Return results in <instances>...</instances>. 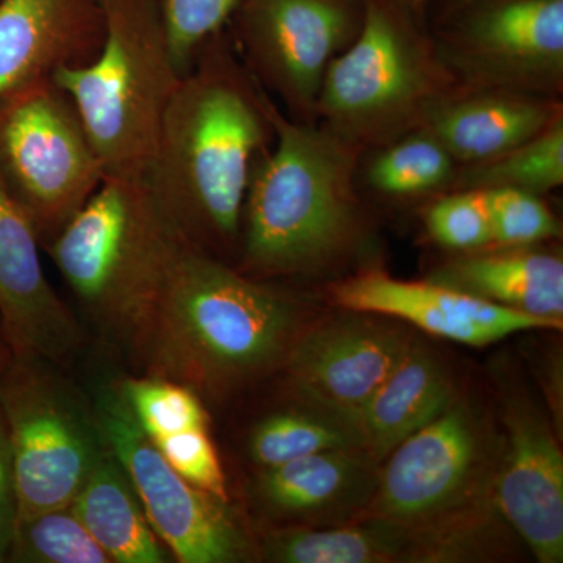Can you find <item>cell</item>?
I'll use <instances>...</instances> for the list:
<instances>
[{"label": "cell", "mask_w": 563, "mask_h": 563, "mask_svg": "<svg viewBox=\"0 0 563 563\" xmlns=\"http://www.w3.org/2000/svg\"><path fill=\"white\" fill-rule=\"evenodd\" d=\"M102 0H0V101L24 85L95 60Z\"/></svg>", "instance_id": "cell-17"}, {"label": "cell", "mask_w": 563, "mask_h": 563, "mask_svg": "<svg viewBox=\"0 0 563 563\" xmlns=\"http://www.w3.org/2000/svg\"><path fill=\"white\" fill-rule=\"evenodd\" d=\"M7 347H9V344H7L5 336H0V374L3 373V369L9 366V358H7Z\"/></svg>", "instance_id": "cell-36"}, {"label": "cell", "mask_w": 563, "mask_h": 563, "mask_svg": "<svg viewBox=\"0 0 563 563\" xmlns=\"http://www.w3.org/2000/svg\"><path fill=\"white\" fill-rule=\"evenodd\" d=\"M106 177L76 107L52 77L0 101V180L47 246Z\"/></svg>", "instance_id": "cell-7"}, {"label": "cell", "mask_w": 563, "mask_h": 563, "mask_svg": "<svg viewBox=\"0 0 563 563\" xmlns=\"http://www.w3.org/2000/svg\"><path fill=\"white\" fill-rule=\"evenodd\" d=\"M563 184V118L490 161L462 165L450 191L514 188L543 196Z\"/></svg>", "instance_id": "cell-26"}, {"label": "cell", "mask_w": 563, "mask_h": 563, "mask_svg": "<svg viewBox=\"0 0 563 563\" xmlns=\"http://www.w3.org/2000/svg\"><path fill=\"white\" fill-rule=\"evenodd\" d=\"M429 236L454 252H468L493 243L490 207L485 190L446 191L424 211Z\"/></svg>", "instance_id": "cell-29"}, {"label": "cell", "mask_w": 563, "mask_h": 563, "mask_svg": "<svg viewBox=\"0 0 563 563\" xmlns=\"http://www.w3.org/2000/svg\"><path fill=\"white\" fill-rule=\"evenodd\" d=\"M9 558L29 563H111L70 507L18 521Z\"/></svg>", "instance_id": "cell-27"}, {"label": "cell", "mask_w": 563, "mask_h": 563, "mask_svg": "<svg viewBox=\"0 0 563 563\" xmlns=\"http://www.w3.org/2000/svg\"><path fill=\"white\" fill-rule=\"evenodd\" d=\"M243 0H161L174 66L190 70L207 41L225 31Z\"/></svg>", "instance_id": "cell-30"}, {"label": "cell", "mask_w": 563, "mask_h": 563, "mask_svg": "<svg viewBox=\"0 0 563 563\" xmlns=\"http://www.w3.org/2000/svg\"><path fill=\"white\" fill-rule=\"evenodd\" d=\"M261 548L266 561L277 563L413 562L410 529L374 517L320 528L282 526L266 533Z\"/></svg>", "instance_id": "cell-23"}, {"label": "cell", "mask_w": 563, "mask_h": 563, "mask_svg": "<svg viewBox=\"0 0 563 563\" xmlns=\"http://www.w3.org/2000/svg\"><path fill=\"white\" fill-rule=\"evenodd\" d=\"M485 191L495 246H533L561 236V222L542 196L514 188Z\"/></svg>", "instance_id": "cell-31"}, {"label": "cell", "mask_w": 563, "mask_h": 563, "mask_svg": "<svg viewBox=\"0 0 563 563\" xmlns=\"http://www.w3.org/2000/svg\"><path fill=\"white\" fill-rule=\"evenodd\" d=\"M455 401L457 390L450 372L431 347L413 336L401 363L350 422L363 450L383 465L395 448Z\"/></svg>", "instance_id": "cell-21"}, {"label": "cell", "mask_w": 563, "mask_h": 563, "mask_svg": "<svg viewBox=\"0 0 563 563\" xmlns=\"http://www.w3.org/2000/svg\"><path fill=\"white\" fill-rule=\"evenodd\" d=\"M152 443L185 481L229 501L224 472L209 429L176 433Z\"/></svg>", "instance_id": "cell-32"}, {"label": "cell", "mask_w": 563, "mask_h": 563, "mask_svg": "<svg viewBox=\"0 0 563 563\" xmlns=\"http://www.w3.org/2000/svg\"><path fill=\"white\" fill-rule=\"evenodd\" d=\"M562 118L558 98L459 84L429 111L421 129L462 166L498 157Z\"/></svg>", "instance_id": "cell-19"}, {"label": "cell", "mask_w": 563, "mask_h": 563, "mask_svg": "<svg viewBox=\"0 0 563 563\" xmlns=\"http://www.w3.org/2000/svg\"><path fill=\"white\" fill-rule=\"evenodd\" d=\"M18 523V496L13 455L5 420L0 413V562L10 555Z\"/></svg>", "instance_id": "cell-33"}, {"label": "cell", "mask_w": 563, "mask_h": 563, "mask_svg": "<svg viewBox=\"0 0 563 563\" xmlns=\"http://www.w3.org/2000/svg\"><path fill=\"white\" fill-rule=\"evenodd\" d=\"M484 422L468 404L446 412L404 440L380 465L363 517L395 523H439L495 503L498 462Z\"/></svg>", "instance_id": "cell-9"}, {"label": "cell", "mask_w": 563, "mask_h": 563, "mask_svg": "<svg viewBox=\"0 0 563 563\" xmlns=\"http://www.w3.org/2000/svg\"><path fill=\"white\" fill-rule=\"evenodd\" d=\"M106 35L95 60L52 79L69 96L106 176H143L180 74L161 0H102Z\"/></svg>", "instance_id": "cell-5"}, {"label": "cell", "mask_w": 563, "mask_h": 563, "mask_svg": "<svg viewBox=\"0 0 563 563\" xmlns=\"http://www.w3.org/2000/svg\"><path fill=\"white\" fill-rule=\"evenodd\" d=\"M431 32L463 85L562 95L563 0H481Z\"/></svg>", "instance_id": "cell-12"}, {"label": "cell", "mask_w": 563, "mask_h": 563, "mask_svg": "<svg viewBox=\"0 0 563 563\" xmlns=\"http://www.w3.org/2000/svg\"><path fill=\"white\" fill-rule=\"evenodd\" d=\"M180 236L143 176H106L46 250L81 306L128 342Z\"/></svg>", "instance_id": "cell-6"}, {"label": "cell", "mask_w": 563, "mask_h": 563, "mask_svg": "<svg viewBox=\"0 0 563 563\" xmlns=\"http://www.w3.org/2000/svg\"><path fill=\"white\" fill-rule=\"evenodd\" d=\"M133 417L151 442L176 433L209 429L198 393L163 377H128L118 384Z\"/></svg>", "instance_id": "cell-28"}, {"label": "cell", "mask_w": 563, "mask_h": 563, "mask_svg": "<svg viewBox=\"0 0 563 563\" xmlns=\"http://www.w3.org/2000/svg\"><path fill=\"white\" fill-rule=\"evenodd\" d=\"M459 84L424 18L402 0H365L361 32L325 70L317 124L377 150L421 129Z\"/></svg>", "instance_id": "cell-4"}, {"label": "cell", "mask_w": 563, "mask_h": 563, "mask_svg": "<svg viewBox=\"0 0 563 563\" xmlns=\"http://www.w3.org/2000/svg\"><path fill=\"white\" fill-rule=\"evenodd\" d=\"M303 317L306 306L291 292L180 236L128 343L147 376L220 396L284 365Z\"/></svg>", "instance_id": "cell-2"}, {"label": "cell", "mask_w": 563, "mask_h": 563, "mask_svg": "<svg viewBox=\"0 0 563 563\" xmlns=\"http://www.w3.org/2000/svg\"><path fill=\"white\" fill-rule=\"evenodd\" d=\"M273 141L265 91L228 27L180 77L143 177L181 235L228 263L239 255L252 169Z\"/></svg>", "instance_id": "cell-1"}, {"label": "cell", "mask_w": 563, "mask_h": 563, "mask_svg": "<svg viewBox=\"0 0 563 563\" xmlns=\"http://www.w3.org/2000/svg\"><path fill=\"white\" fill-rule=\"evenodd\" d=\"M426 280L504 309L561 322L563 261L553 251L533 246H495L459 252L428 274Z\"/></svg>", "instance_id": "cell-20"}, {"label": "cell", "mask_w": 563, "mask_h": 563, "mask_svg": "<svg viewBox=\"0 0 563 563\" xmlns=\"http://www.w3.org/2000/svg\"><path fill=\"white\" fill-rule=\"evenodd\" d=\"M363 154V181L377 195L391 199L450 191L461 168L446 147L424 129Z\"/></svg>", "instance_id": "cell-24"}, {"label": "cell", "mask_w": 563, "mask_h": 563, "mask_svg": "<svg viewBox=\"0 0 563 563\" xmlns=\"http://www.w3.org/2000/svg\"><path fill=\"white\" fill-rule=\"evenodd\" d=\"M69 507L111 562H168L135 488L107 444Z\"/></svg>", "instance_id": "cell-22"}, {"label": "cell", "mask_w": 563, "mask_h": 563, "mask_svg": "<svg viewBox=\"0 0 563 563\" xmlns=\"http://www.w3.org/2000/svg\"><path fill=\"white\" fill-rule=\"evenodd\" d=\"M103 442L121 463L158 539L181 563H235L252 558L229 501L185 481L144 433L117 385L96 398Z\"/></svg>", "instance_id": "cell-11"}, {"label": "cell", "mask_w": 563, "mask_h": 563, "mask_svg": "<svg viewBox=\"0 0 563 563\" xmlns=\"http://www.w3.org/2000/svg\"><path fill=\"white\" fill-rule=\"evenodd\" d=\"M476 2H481V0H428L426 21H428L429 29L437 27L453 18L459 11L465 10L466 7Z\"/></svg>", "instance_id": "cell-34"}, {"label": "cell", "mask_w": 563, "mask_h": 563, "mask_svg": "<svg viewBox=\"0 0 563 563\" xmlns=\"http://www.w3.org/2000/svg\"><path fill=\"white\" fill-rule=\"evenodd\" d=\"M402 2L407 3L410 9L417 11V13L426 20V7H428V0H402Z\"/></svg>", "instance_id": "cell-35"}, {"label": "cell", "mask_w": 563, "mask_h": 563, "mask_svg": "<svg viewBox=\"0 0 563 563\" xmlns=\"http://www.w3.org/2000/svg\"><path fill=\"white\" fill-rule=\"evenodd\" d=\"M507 446L493 483L496 507L542 563L563 558V457L543 413L514 393L504 401Z\"/></svg>", "instance_id": "cell-14"}, {"label": "cell", "mask_w": 563, "mask_h": 563, "mask_svg": "<svg viewBox=\"0 0 563 563\" xmlns=\"http://www.w3.org/2000/svg\"><path fill=\"white\" fill-rule=\"evenodd\" d=\"M379 470L361 448L328 451L263 468L254 496L263 512L284 526L343 525L365 514Z\"/></svg>", "instance_id": "cell-18"}, {"label": "cell", "mask_w": 563, "mask_h": 563, "mask_svg": "<svg viewBox=\"0 0 563 563\" xmlns=\"http://www.w3.org/2000/svg\"><path fill=\"white\" fill-rule=\"evenodd\" d=\"M43 363L16 358L0 374L18 521L69 507L106 448L95 412Z\"/></svg>", "instance_id": "cell-8"}, {"label": "cell", "mask_w": 563, "mask_h": 563, "mask_svg": "<svg viewBox=\"0 0 563 563\" xmlns=\"http://www.w3.org/2000/svg\"><path fill=\"white\" fill-rule=\"evenodd\" d=\"M354 448L363 450L351 422L312 404H307V409L282 410L263 418L250 439L251 459L262 470L307 455Z\"/></svg>", "instance_id": "cell-25"}, {"label": "cell", "mask_w": 563, "mask_h": 563, "mask_svg": "<svg viewBox=\"0 0 563 563\" xmlns=\"http://www.w3.org/2000/svg\"><path fill=\"white\" fill-rule=\"evenodd\" d=\"M363 20L365 0H243L229 32L251 76L284 113L317 124L325 70Z\"/></svg>", "instance_id": "cell-10"}, {"label": "cell", "mask_w": 563, "mask_h": 563, "mask_svg": "<svg viewBox=\"0 0 563 563\" xmlns=\"http://www.w3.org/2000/svg\"><path fill=\"white\" fill-rule=\"evenodd\" d=\"M329 296L340 309L410 322L431 335L470 346H487L517 332L562 329L561 322L504 309L426 279H396L376 268L335 282Z\"/></svg>", "instance_id": "cell-15"}, {"label": "cell", "mask_w": 563, "mask_h": 563, "mask_svg": "<svg viewBox=\"0 0 563 563\" xmlns=\"http://www.w3.org/2000/svg\"><path fill=\"white\" fill-rule=\"evenodd\" d=\"M412 342V333L379 314L344 310L340 317L306 325L282 368L303 402L350 422L395 372Z\"/></svg>", "instance_id": "cell-13"}, {"label": "cell", "mask_w": 563, "mask_h": 563, "mask_svg": "<svg viewBox=\"0 0 563 563\" xmlns=\"http://www.w3.org/2000/svg\"><path fill=\"white\" fill-rule=\"evenodd\" d=\"M40 244L0 180V329L14 358L54 363L76 351L80 328L44 274Z\"/></svg>", "instance_id": "cell-16"}, {"label": "cell", "mask_w": 563, "mask_h": 563, "mask_svg": "<svg viewBox=\"0 0 563 563\" xmlns=\"http://www.w3.org/2000/svg\"><path fill=\"white\" fill-rule=\"evenodd\" d=\"M265 107L273 150L252 169L239 272L261 280L336 272L369 239L357 188L363 151L320 124L291 120L266 91Z\"/></svg>", "instance_id": "cell-3"}]
</instances>
